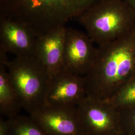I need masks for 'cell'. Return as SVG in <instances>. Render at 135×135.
Returning a JSON list of instances; mask_svg holds the SVG:
<instances>
[{"label":"cell","instance_id":"cell-1","mask_svg":"<svg viewBox=\"0 0 135 135\" xmlns=\"http://www.w3.org/2000/svg\"><path fill=\"white\" fill-rule=\"evenodd\" d=\"M87 95L109 101L135 78V27L121 38L98 46L96 59L84 76Z\"/></svg>","mask_w":135,"mask_h":135},{"label":"cell","instance_id":"cell-2","mask_svg":"<svg viewBox=\"0 0 135 135\" xmlns=\"http://www.w3.org/2000/svg\"><path fill=\"white\" fill-rule=\"evenodd\" d=\"M99 0H0V19L23 23L39 36L78 18Z\"/></svg>","mask_w":135,"mask_h":135},{"label":"cell","instance_id":"cell-3","mask_svg":"<svg viewBox=\"0 0 135 135\" xmlns=\"http://www.w3.org/2000/svg\"><path fill=\"white\" fill-rule=\"evenodd\" d=\"M98 46L125 35L135 27V14L124 0H99L77 19Z\"/></svg>","mask_w":135,"mask_h":135},{"label":"cell","instance_id":"cell-4","mask_svg":"<svg viewBox=\"0 0 135 135\" xmlns=\"http://www.w3.org/2000/svg\"><path fill=\"white\" fill-rule=\"evenodd\" d=\"M3 64L23 108L30 114L45 103L50 78L35 57H16Z\"/></svg>","mask_w":135,"mask_h":135},{"label":"cell","instance_id":"cell-5","mask_svg":"<svg viewBox=\"0 0 135 135\" xmlns=\"http://www.w3.org/2000/svg\"><path fill=\"white\" fill-rule=\"evenodd\" d=\"M82 135H120L119 112L109 101L86 96L77 106Z\"/></svg>","mask_w":135,"mask_h":135},{"label":"cell","instance_id":"cell-6","mask_svg":"<svg viewBox=\"0 0 135 135\" xmlns=\"http://www.w3.org/2000/svg\"><path fill=\"white\" fill-rule=\"evenodd\" d=\"M86 33L67 28L64 46L63 69L85 76L93 67L97 47Z\"/></svg>","mask_w":135,"mask_h":135},{"label":"cell","instance_id":"cell-7","mask_svg":"<svg viewBox=\"0 0 135 135\" xmlns=\"http://www.w3.org/2000/svg\"><path fill=\"white\" fill-rule=\"evenodd\" d=\"M86 96L84 76L62 69L50 80L45 105L76 107Z\"/></svg>","mask_w":135,"mask_h":135},{"label":"cell","instance_id":"cell-8","mask_svg":"<svg viewBox=\"0 0 135 135\" xmlns=\"http://www.w3.org/2000/svg\"><path fill=\"white\" fill-rule=\"evenodd\" d=\"M30 115L47 135H82L77 107L44 105Z\"/></svg>","mask_w":135,"mask_h":135},{"label":"cell","instance_id":"cell-9","mask_svg":"<svg viewBox=\"0 0 135 135\" xmlns=\"http://www.w3.org/2000/svg\"><path fill=\"white\" fill-rule=\"evenodd\" d=\"M37 38L34 31L24 23L0 19V47L16 57H34Z\"/></svg>","mask_w":135,"mask_h":135},{"label":"cell","instance_id":"cell-10","mask_svg":"<svg viewBox=\"0 0 135 135\" xmlns=\"http://www.w3.org/2000/svg\"><path fill=\"white\" fill-rule=\"evenodd\" d=\"M66 29L58 27L37 38L35 57L50 79L63 69Z\"/></svg>","mask_w":135,"mask_h":135},{"label":"cell","instance_id":"cell-11","mask_svg":"<svg viewBox=\"0 0 135 135\" xmlns=\"http://www.w3.org/2000/svg\"><path fill=\"white\" fill-rule=\"evenodd\" d=\"M22 108L7 69L0 64V112L1 116L12 118L19 115Z\"/></svg>","mask_w":135,"mask_h":135},{"label":"cell","instance_id":"cell-12","mask_svg":"<svg viewBox=\"0 0 135 135\" xmlns=\"http://www.w3.org/2000/svg\"><path fill=\"white\" fill-rule=\"evenodd\" d=\"M8 119V135H47L30 116L18 115Z\"/></svg>","mask_w":135,"mask_h":135},{"label":"cell","instance_id":"cell-13","mask_svg":"<svg viewBox=\"0 0 135 135\" xmlns=\"http://www.w3.org/2000/svg\"><path fill=\"white\" fill-rule=\"evenodd\" d=\"M109 101L118 110L135 106V78L121 87Z\"/></svg>","mask_w":135,"mask_h":135},{"label":"cell","instance_id":"cell-14","mask_svg":"<svg viewBox=\"0 0 135 135\" xmlns=\"http://www.w3.org/2000/svg\"><path fill=\"white\" fill-rule=\"evenodd\" d=\"M120 120V135H135V106L118 110Z\"/></svg>","mask_w":135,"mask_h":135},{"label":"cell","instance_id":"cell-15","mask_svg":"<svg viewBox=\"0 0 135 135\" xmlns=\"http://www.w3.org/2000/svg\"><path fill=\"white\" fill-rule=\"evenodd\" d=\"M9 131V122L7 118L5 119L1 116L0 119V135H8Z\"/></svg>","mask_w":135,"mask_h":135},{"label":"cell","instance_id":"cell-16","mask_svg":"<svg viewBox=\"0 0 135 135\" xmlns=\"http://www.w3.org/2000/svg\"><path fill=\"white\" fill-rule=\"evenodd\" d=\"M135 14V0H124Z\"/></svg>","mask_w":135,"mask_h":135}]
</instances>
